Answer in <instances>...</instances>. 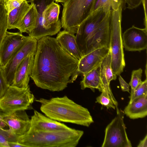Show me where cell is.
Wrapping results in <instances>:
<instances>
[{"mask_svg":"<svg viewBox=\"0 0 147 147\" xmlns=\"http://www.w3.org/2000/svg\"><path fill=\"white\" fill-rule=\"evenodd\" d=\"M79 61L56 38L44 36L37 41L30 77L38 87L53 92L61 91L69 83Z\"/></svg>","mask_w":147,"mask_h":147,"instance_id":"6da1fadb","label":"cell"},{"mask_svg":"<svg viewBox=\"0 0 147 147\" xmlns=\"http://www.w3.org/2000/svg\"><path fill=\"white\" fill-rule=\"evenodd\" d=\"M40 110L47 117L59 122L89 127L94 122L88 110L69 98L66 96L49 99L40 98Z\"/></svg>","mask_w":147,"mask_h":147,"instance_id":"7a4b0ae2","label":"cell"},{"mask_svg":"<svg viewBox=\"0 0 147 147\" xmlns=\"http://www.w3.org/2000/svg\"><path fill=\"white\" fill-rule=\"evenodd\" d=\"M84 134L83 131L71 128L66 130L45 131L31 126L17 142L25 147H75Z\"/></svg>","mask_w":147,"mask_h":147,"instance_id":"3957f363","label":"cell"},{"mask_svg":"<svg viewBox=\"0 0 147 147\" xmlns=\"http://www.w3.org/2000/svg\"><path fill=\"white\" fill-rule=\"evenodd\" d=\"M97 0H67L63 5L61 27L74 34L80 25L93 11Z\"/></svg>","mask_w":147,"mask_h":147,"instance_id":"277c9868","label":"cell"},{"mask_svg":"<svg viewBox=\"0 0 147 147\" xmlns=\"http://www.w3.org/2000/svg\"><path fill=\"white\" fill-rule=\"evenodd\" d=\"M123 7L111 10L110 19V50L111 67L113 72L119 76L125 66L122 37L121 22Z\"/></svg>","mask_w":147,"mask_h":147,"instance_id":"5b68a950","label":"cell"},{"mask_svg":"<svg viewBox=\"0 0 147 147\" xmlns=\"http://www.w3.org/2000/svg\"><path fill=\"white\" fill-rule=\"evenodd\" d=\"M34 96L29 86L25 88L9 86L0 98V109L5 113L32 109Z\"/></svg>","mask_w":147,"mask_h":147,"instance_id":"8992f818","label":"cell"},{"mask_svg":"<svg viewBox=\"0 0 147 147\" xmlns=\"http://www.w3.org/2000/svg\"><path fill=\"white\" fill-rule=\"evenodd\" d=\"M124 113L119 109L117 116L107 125L102 147H131L124 121Z\"/></svg>","mask_w":147,"mask_h":147,"instance_id":"52a82bcc","label":"cell"},{"mask_svg":"<svg viewBox=\"0 0 147 147\" xmlns=\"http://www.w3.org/2000/svg\"><path fill=\"white\" fill-rule=\"evenodd\" d=\"M109 11H106L101 8L95 10L79 26L75 36L82 57L88 40L103 22Z\"/></svg>","mask_w":147,"mask_h":147,"instance_id":"ba28073f","label":"cell"},{"mask_svg":"<svg viewBox=\"0 0 147 147\" xmlns=\"http://www.w3.org/2000/svg\"><path fill=\"white\" fill-rule=\"evenodd\" d=\"M36 39L29 36L16 51L3 68L4 75L7 84L11 85L16 69L22 60L28 55L35 54L37 44Z\"/></svg>","mask_w":147,"mask_h":147,"instance_id":"9c48e42d","label":"cell"},{"mask_svg":"<svg viewBox=\"0 0 147 147\" xmlns=\"http://www.w3.org/2000/svg\"><path fill=\"white\" fill-rule=\"evenodd\" d=\"M28 3L34 4L38 12V18L34 28L28 34L29 36L38 40L45 36H52L57 33L60 30L61 26L60 21H57L54 26L47 28L44 24L43 14L46 7L54 0H28Z\"/></svg>","mask_w":147,"mask_h":147,"instance_id":"30bf717a","label":"cell"},{"mask_svg":"<svg viewBox=\"0 0 147 147\" xmlns=\"http://www.w3.org/2000/svg\"><path fill=\"white\" fill-rule=\"evenodd\" d=\"M111 11L107 13L103 22L88 40L83 56L97 49L110 47Z\"/></svg>","mask_w":147,"mask_h":147,"instance_id":"8fae6325","label":"cell"},{"mask_svg":"<svg viewBox=\"0 0 147 147\" xmlns=\"http://www.w3.org/2000/svg\"><path fill=\"white\" fill-rule=\"evenodd\" d=\"M110 51V47L97 49L83 56L79 61L77 69L71 78L69 83H73L80 74H85L100 65Z\"/></svg>","mask_w":147,"mask_h":147,"instance_id":"7c38bea8","label":"cell"},{"mask_svg":"<svg viewBox=\"0 0 147 147\" xmlns=\"http://www.w3.org/2000/svg\"><path fill=\"white\" fill-rule=\"evenodd\" d=\"M123 47L129 51H140L146 49L147 29L133 25L126 30L122 36Z\"/></svg>","mask_w":147,"mask_h":147,"instance_id":"4fadbf2b","label":"cell"},{"mask_svg":"<svg viewBox=\"0 0 147 147\" xmlns=\"http://www.w3.org/2000/svg\"><path fill=\"white\" fill-rule=\"evenodd\" d=\"M2 119L12 133L18 137L26 133L31 127L30 119L24 110L9 113L1 111Z\"/></svg>","mask_w":147,"mask_h":147,"instance_id":"5bb4252c","label":"cell"},{"mask_svg":"<svg viewBox=\"0 0 147 147\" xmlns=\"http://www.w3.org/2000/svg\"><path fill=\"white\" fill-rule=\"evenodd\" d=\"M27 36L20 32L7 31L0 48V67H4L16 51L26 40Z\"/></svg>","mask_w":147,"mask_h":147,"instance_id":"9a60e30c","label":"cell"},{"mask_svg":"<svg viewBox=\"0 0 147 147\" xmlns=\"http://www.w3.org/2000/svg\"><path fill=\"white\" fill-rule=\"evenodd\" d=\"M117 76L113 72L112 69L111 55L110 50L100 65V78L105 91L114 103L117 113L119 109L118 102L114 97L110 86V82L115 80Z\"/></svg>","mask_w":147,"mask_h":147,"instance_id":"2e32d148","label":"cell"},{"mask_svg":"<svg viewBox=\"0 0 147 147\" xmlns=\"http://www.w3.org/2000/svg\"><path fill=\"white\" fill-rule=\"evenodd\" d=\"M34 54L26 57L18 67L11 85L25 88L29 85L30 77L33 64Z\"/></svg>","mask_w":147,"mask_h":147,"instance_id":"e0dca14e","label":"cell"},{"mask_svg":"<svg viewBox=\"0 0 147 147\" xmlns=\"http://www.w3.org/2000/svg\"><path fill=\"white\" fill-rule=\"evenodd\" d=\"M30 121L31 126L39 130H66L71 129L63 123L52 119L35 110L31 117Z\"/></svg>","mask_w":147,"mask_h":147,"instance_id":"ac0fdd59","label":"cell"},{"mask_svg":"<svg viewBox=\"0 0 147 147\" xmlns=\"http://www.w3.org/2000/svg\"><path fill=\"white\" fill-rule=\"evenodd\" d=\"M56 38L69 54L79 61L81 59L82 56L74 34L64 30L59 32Z\"/></svg>","mask_w":147,"mask_h":147,"instance_id":"d6986e66","label":"cell"},{"mask_svg":"<svg viewBox=\"0 0 147 147\" xmlns=\"http://www.w3.org/2000/svg\"><path fill=\"white\" fill-rule=\"evenodd\" d=\"M123 111L125 115L132 119L146 117L147 115V94L129 102Z\"/></svg>","mask_w":147,"mask_h":147,"instance_id":"ffe728a7","label":"cell"},{"mask_svg":"<svg viewBox=\"0 0 147 147\" xmlns=\"http://www.w3.org/2000/svg\"><path fill=\"white\" fill-rule=\"evenodd\" d=\"M100 65L83 76L80 83L81 89L88 88L93 91L97 89L100 92H105L100 78Z\"/></svg>","mask_w":147,"mask_h":147,"instance_id":"44dd1931","label":"cell"},{"mask_svg":"<svg viewBox=\"0 0 147 147\" xmlns=\"http://www.w3.org/2000/svg\"><path fill=\"white\" fill-rule=\"evenodd\" d=\"M31 6L25 0L18 7L14 9L7 15L8 29L17 28Z\"/></svg>","mask_w":147,"mask_h":147,"instance_id":"7402d4cb","label":"cell"},{"mask_svg":"<svg viewBox=\"0 0 147 147\" xmlns=\"http://www.w3.org/2000/svg\"><path fill=\"white\" fill-rule=\"evenodd\" d=\"M31 6L17 28L21 33L28 34L33 30L36 25L38 18V12L34 3Z\"/></svg>","mask_w":147,"mask_h":147,"instance_id":"603a6c76","label":"cell"},{"mask_svg":"<svg viewBox=\"0 0 147 147\" xmlns=\"http://www.w3.org/2000/svg\"><path fill=\"white\" fill-rule=\"evenodd\" d=\"M60 5L54 2L48 5L43 14L44 25L47 28L53 26L59 20Z\"/></svg>","mask_w":147,"mask_h":147,"instance_id":"cb8c5ba5","label":"cell"},{"mask_svg":"<svg viewBox=\"0 0 147 147\" xmlns=\"http://www.w3.org/2000/svg\"><path fill=\"white\" fill-rule=\"evenodd\" d=\"M121 6L124 8L123 0H97L93 11L101 8L107 12L111 10H116Z\"/></svg>","mask_w":147,"mask_h":147,"instance_id":"d4e9b609","label":"cell"},{"mask_svg":"<svg viewBox=\"0 0 147 147\" xmlns=\"http://www.w3.org/2000/svg\"><path fill=\"white\" fill-rule=\"evenodd\" d=\"M7 15L3 3H0V48L7 31Z\"/></svg>","mask_w":147,"mask_h":147,"instance_id":"484cf974","label":"cell"},{"mask_svg":"<svg viewBox=\"0 0 147 147\" xmlns=\"http://www.w3.org/2000/svg\"><path fill=\"white\" fill-rule=\"evenodd\" d=\"M18 138L9 129L0 130V147H9L8 142H17Z\"/></svg>","mask_w":147,"mask_h":147,"instance_id":"4316f807","label":"cell"},{"mask_svg":"<svg viewBox=\"0 0 147 147\" xmlns=\"http://www.w3.org/2000/svg\"><path fill=\"white\" fill-rule=\"evenodd\" d=\"M146 79L139 84L134 90L131 93L129 102L134 99L147 94V79Z\"/></svg>","mask_w":147,"mask_h":147,"instance_id":"83f0119b","label":"cell"},{"mask_svg":"<svg viewBox=\"0 0 147 147\" xmlns=\"http://www.w3.org/2000/svg\"><path fill=\"white\" fill-rule=\"evenodd\" d=\"M142 70L140 68L132 71L131 80L129 84L131 87V93L142 82Z\"/></svg>","mask_w":147,"mask_h":147,"instance_id":"f1b7e54d","label":"cell"},{"mask_svg":"<svg viewBox=\"0 0 147 147\" xmlns=\"http://www.w3.org/2000/svg\"><path fill=\"white\" fill-rule=\"evenodd\" d=\"M96 102L101 104L107 109H116L115 105L111 99L105 92H101V94L96 99Z\"/></svg>","mask_w":147,"mask_h":147,"instance_id":"f546056e","label":"cell"},{"mask_svg":"<svg viewBox=\"0 0 147 147\" xmlns=\"http://www.w3.org/2000/svg\"><path fill=\"white\" fill-rule=\"evenodd\" d=\"M25 0H4L3 4L7 14L20 6Z\"/></svg>","mask_w":147,"mask_h":147,"instance_id":"4dcf8cb0","label":"cell"},{"mask_svg":"<svg viewBox=\"0 0 147 147\" xmlns=\"http://www.w3.org/2000/svg\"><path fill=\"white\" fill-rule=\"evenodd\" d=\"M9 86L5 78L3 68L0 67V98L4 94Z\"/></svg>","mask_w":147,"mask_h":147,"instance_id":"1f68e13d","label":"cell"},{"mask_svg":"<svg viewBox=\"0 0 147 147\" xmlns=\"http://www.w3.org/2000/svg\"><path fill=\"white\" fill-rule=\"evenodd\" d=\"M125 5L126 4L127 8L132 9L138 7L142 3V0H123Z\"/></svg>","mask_w":147,"mask_h":147,"instance_id":"d6a6232c","label":"cell"},{"mask_svg":"<svg viewBox=\"0 0 147 147\" xmlns=\"http://www.w3.org/2000/svg\"><path fill=\"white\" fill-rule=\"evenodd\" d=\"M119 80L122 90L129 92V84L125 81L120 75H119Z\"/></svg>","mask_w":147,"mask_h":147,"instance_id":"836d02e7","label":"cell"},{"mask_svg":"<svg viewBox=\"0 0 147 147\" xmlns=\"http://www.w3.org/2000/svg\"><path fill=\"white\" fill-rule=\"evenodd\" d=\"M147 0H142V4L144 10V23L145 25V28L147 29Z\"/></svg>","mask_w":147,"mask_h":147,"instance_id":"e575fe53","label":"cell"},{"mask_svg":"<svg viewBox=\"0 0 147 147\" xmlns=\"http://www.w3.org/2000/svg\"><path fill=\"white\" fill-rule=\"evenodd\" d=\"M138 147H147V135H146L144 139L141 140L137 146Z\"/></svg>","mask_w":147,"mask_h":147,"instance_id":"d590c367","label":"cell"},{"mask_svg":"<svg viewBox=\"0 0 147 147\" xmlns=\"http://www.w3.org/2000/svg\"><path fill=\"white\" fill-rule=\"evenodd\" d=\"M7 126L4 122L2 119L1 115V110L0 109V130H4L7 129L4 128L5 127Z\"/></svg>","mask_w":147,"mask_h":147,"instance_id":"8d00e7d4","label":"cell"},{"mask_svg":"<svg viewBox=\"0 0 147 147\" xmlns=\"http://www.w3.org/2000/svg\"><path fill=\"white\" fill-rule=\"evenodd\" d=\"M9 147H25L17 142H8Z\"/></svg>","mask_w":147,"mask_h":147,"instance_id":"74e56055","label":"cell"},{"mask_svg":"<svg viewBox=\"0 0 147 147\" xmlns=\"http://www.w3.org/2000/svg\"><path fill=\"white\" fill-rule=\"evenodd\" d=\"M54 1H55L57 3H64L66 2L67 0H54Z\"/></svg>","mask_w":147,"mask_h":147,"instance_id":"f35d334b","label":"cell"},{"mask_svg":"<svg viewBox=\"0 0 147 147\" xmlns=\"http://www.w3.org/2000/svg\"><path fill=\"white\" fill-rule=\"evenodd\" d=\"M4 0H0V3H3Z\"/></svg>","mask_w":147,"mask_h":147,"instance_id":"ab89813d","label":"cell"}]
</instances>
